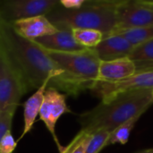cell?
<instances>
[{"label":"cell","instance_id":"52a82bcc","mask_svg":"<svg viewBox=\"0 0 153 153\" xmlns=\"http://www.w3.org/2000/svg\"><path fill=\"white\" fill-rule=\"evenodd\" d=\"M143 89H153V69L137 72L116 82H96L91 91L101 99V102H107L118 94Z\"/></svg>","mask_w":153,"mask_h":153},{"label":"cell","instance_id":"5b68a950","mask_svg":"<svg viewBox=\"0 0 153 153\" xmlns=\"http://www.w3.org/2000/svg\"><path fill=\"white\" fill-rule=\"evenodd\" d=\"M27 92L17 69L0 46V112H15Z\"/></svg>","mask_w":153,"mask_h":153},{"label":"cell","instance_id":"3957f363","mask_svg":"<svg viewBox=\"0 0 153 153\" xmlns=\"http://www.w3.org/2000/svg\"><path fill=\"white\" fill-rule=\"evenodd\" d=\"M118 1L86 0L74 10H67L60 4L46 16L56 30L91 29L109 35L117 26V4Z\"/></svg>","mask_w":153,"mask_h":153},{"label":"cell","instance_id":"7402d4cb","mask_svg":"<svg viewBox=\"0 0 153 153\" xmlns=\"http://www.w3.org/2000/svg\"><path fill=\"white\" fill-rule=\"evenodd\" d=\"M17 145L11 130L6 132L0 142V153H13Z\"/></svg>","mask_w":153,"mask_h":153},{"label":"cell","instance_id":"2e32d148","mask_svg":"<svg viewBox=\"0 0 153 153\" xmlns=\"http://www.w3.org/2000/svg\"><path fill=\"white\" fill-rule=\"evenodd\" d=\"M110 34H117L122 36L126 40H128L134 47H135L153 39V24L141 28L114 30Z\"/></svg>","mask_w":153,"mask_h":153},{"label":"cell","instance_id":"7c38bea8","mask_svg":"<svg viewBox=\"0 0 153 153\" xmlns=\"http://www.w3.org/2000/svg\"><path fill=\"white\" fill-rule=\"evenodd\" d=\"M134 48V47L122 36L110 34L105 36L94 50L100 61H112L128 57Z\"/></svg>","mask_w":153,"mask_h":153},{"label":"cell","instance_id":"ba28073f","mask_svg":"<svg viewBox=\"0 0 153 153\" xmlns=\"http://www.w3.org/2000/svg\"><path fill=\"white\" fill-rule=\"evenodd\" d=\"M66 94L62 93L58 90L53 87H48L45 91L43 102L39 114L40 120L43 121L48 132L52 135L59 153L63 151L64 146L60 144L56 134V125L63 115L71 112L66 103Z\"/></svg>","mask_w":153,"mask_h":153},{"label":"cell","instance_id":"8fae6325","mask_svg":"<svg viewBox=\"0 0 153 153\" xmlns=\"http://www.w3.org/2000/svg\"><path fill=\"white\" fill-rule=\"evenodd\" d=\"M11 24L20 36L30 40L52 35L58 30L49 22L46 15H39L20 20Z\"/></svg>","mask_w":153,"mask_h":153},{"label":"cell","instance_id":"d6986e66","mask_svg":"<svg viewBox=\"0 0 153 153\" xmlns=\"http://www.w3.org/2000/svg\"><path fill=\"white\" fill-rule=\"evenodd\" d=\"M91 137V134L81 130L60 153H84Z\"/></svg>","mask_w":153,"mask_h":153},{"label":"cell","instance_id":"e0dca14e","mask_svg":"<svg viewBox=\"0 0 153 153\" xmlns=\"http://www.w3.org/2000/svg\"><path fill=\"white\" fill-rule=\"evenodd\" d=\"M72 31L77 43L85 48H95L104 38L103 33L97 30L74 29Z\"/></svg>","mask_w":153,"mask_h":153},{"label":"cell","instance_id":"ac0fdd59","mask_svg":"<svg viewBox=\"0 0 153 153\" xmlns=\"http://www.w3.org/2000/svg\"><path fill=\"white\" fill-rule=\"evenodd\" d=\"M141 117H142L141 115H138V116L129 119L126 123H124L121 126H119L118 127H117L113 132H111L109 134V137L107 141V146L115 144L117 143H119L123 145L127 143L128 139L130 137V134H131L133 128L134 127L136 122L139 120V118Z\"/></svg>","mask_w":153,"mask_h":153},{"label":"cell","instance_id":"5bb4252c","mask_svg":"<svg viewBox=\"0 0 153 153\" xmlns=\"http://www.w3.org/2000/svg\"><path fill=\"white\" fill-rule=\"evenodd\" d=\"M49 83L45 82L42 86L36 90V91L24 102L23 104V118H24V127L23 131L19 137L18 141L22 140L25 134L30 132L37 117L39 114V110L43 102L44 94L48 87Z\"/></svg>","mask_w":153,"mask_h":153},{"label":"cell","instance_id":"4fadbf2b","mask_svg":"<svg viewBox=\"0 0 153 153\" xmlns=\"http://www.w3.org/2000/svg\"><path fill=\"white\" fill-rule=\"evenodd\" d=\"M32 41L44 49L57 52L80 51L85 48L77 43L71 30H58L52 35L44 36Z\"/></svg>","mask_w":153,"mask_h":153},{"label":"cell","instance_id":"7a4b0ae2","mask_svg":"<svg viewBox=\"0 0 153 153\" xmlns=\"http://www.w3.org/2000/svg\"><path fill=\"white\" fill-rule=\"evenodd\" d=\"M152 104L153 89L127 91L81 114L78 122L81 130L89 134L102 129L111 133L129 119L142 116Z\"/></svg>","mask_w":153,"mask_h":153},{"label":"cell","instance_id":"ffe728a7","mask_svg":"<svg viewBox=\"0 0 153 153\" xmlns=\"http://www.w3.org/2000/svg\"><path fill=\"white\" fill-rule=\"evenodd\" d=\"M110 132L107 130H99L91 134L84 153H99L107 146V141L109 137Z\"/></svg>","mask_w":153,"mask_h":153},{"label":"cell","instance_id":"9a60e30c","mask_svg":"<svg viewBox=\"0 0 153 153\" xmlns=\"http://www.w3.org/2000/svg\"><path fill=\"white\" fill-rule=\"evenodd\" d=\"M136 66V73L153 69V39L134 48L128 56Z\"/></svg>","mask_w":153,"mask_h":153},{"label":"cell","instance_id":"44dd1931","mask_svg":"<svg viewBox=\"0 0 153 153\" xmlns=\"http://www.w3.org/2000/svg\"><path fill=\"white\" fill-rule=\"evenodd\" d=\"M14 111L0 112V142L4 134L11 130Z\"/></svg>","mask_w":153,"mask_h":153},{"label":"cell","instance_id":"6da1fadb","mask_svg":"<svg viewBox=\"0 0 153 153\" xmlns=\"http://www.w3.org/2000/svg\"><path fill=\"white\" fill-rule=\"evenodd\" d=\"M0 46L17 69L27 91L39 89L45 82L66 95L77 97L89 90L62 70L47 54L46 50L32 40L20 36L11 23L0 20Z\"/></svg>","mask_w":153,"mask_h":153},{"label":"cell","instance_id":"d4e9b609","mask_svg":"<svg viewBox=\"0 0 153 153\" xmlns=\"http://www.w3.org/2000/svg\"><path fill=\"white\" fill-rule=\"evenodd\" d=\"M137 153H153V148L152 149H147V150H143V151H141Z\"/></svg>","mask_w":153,"mask_h":153},{"label":"cell","instance_id":"603a6c76","mask_svg":"<svg viewBox=\"0 0 153 153\" xmlns=\"http://www.w3.org/2000/svg\"><path fill=\"white\" fill-rule=\"evenodd\" d=\"M86 0H60L59 4L62 7L67 10H74L81 8Z\"/></svg>","mask_w":153,"mask_h":153},{"label":"cell","instance_id":"277c9868","mask_svg":"<svg viewBox=\"0 0 153 153\" xmlns=\"http://www.w3.org/2000/svg\"><path fill=\"white\" fill-rule=\"evenodd\" d=\"M49 57L72 77L91 91L97 82L100 60L94 48L80 51L57 52L45 49Z\"/></svg>","mask_w":153,"mask_h":153},{"label":"cell","instance_id":"8992f818","mask_svg":"<svg viewBox=\"0 0 153 153\" xmlns=\"http://www.w3.org/2000/svg\"><path fill=\"white\" fill-rule=\"evenodd\" d=\"M58 4V0L0 1V20L7 23H13L34 16L47 15Z\"/></svg>","mask_w":153,"mask_h":153},{"label":"cell","instance_id":"9c48e42d","mask_svg":"<svg viewBox=\"0 0 153 153\" xmlns=\"http://www.w3.org/2000/svg\"><path fill=\"white\" fill-rule=\"evenodd\" d=\"M152 24L153 10L144 4L142 0L117 2V26L114 30L141 28Z\"/></svg>","mask_w":153,"mask_h":153},{"label":"cell","instance_id":"30bf717a","mask_svg":"<svg viewBox=\"0 0 153 153\" xmlns=\"http://www.w3.org/2000/svg\"><path fill=\"white\" fill-rule=\"evenodd\" d=\"M136 66L129 57L100 61L97 82H116L134 75Z\"/></svg>","mask_w":153,"mask_h":153},{"label":"cell","instance_id":"cb8c5ba5","mask_svg":"<svg viewBox=\"0 0 153 153\" xmlns=\"http://www.w3.org/2000/svg\"><path fill=\"white\" fill-rule=\"evenodd\" d=\"M142 1L144 4H146L148 7H150L153 10V1H147V0H142Z\"/></svg>","mask_w":153,"mask_h":153}]
</instances>
